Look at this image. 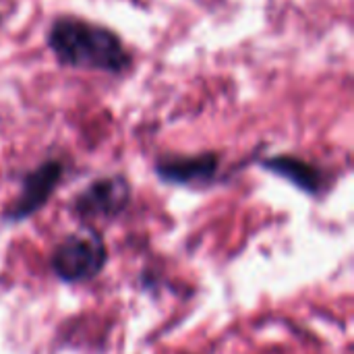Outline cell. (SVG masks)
Returning <instances> with one entry per match:
<instances>
[{"instance_id":"6da1fadb","label":"cell","mask_w":354,"mask_h":354,"mask_svg":"<svg viewBox=\"0 0 354 354\" xmlns=\"http://www.w3.org/2000/svg\"><path fill=\"white\" fill-rule=\"evenodd\" d=\"M46 46L56 62L66 68L118 77L135 64V56L112 27L77 15L54 17L46 31Z\"/></svg>"},{"instance_id":"7a4b0ae2","label":"cell","mask_w":354,"mask_h":354,"mask_svg":"<svg viewBox=\"0 0 354 354\" xmlns=\"http://www.w3.org/2000/svg\"><path fill=\"white\" fill-rule=\"evenodd\" d=\"M50 272L62 284H85L95 280L108 263V245L93 228L66 234L50 253Z\"/></svg>"},{"instance_id":"3957f363","label":"cell","mask_w":354,"mask_h":354,"mask_svg":"<svg viewBox=\"0 0 354 354\" xmlns=\"http://www.w3.org/2000/svg\"><path fill=\"white\" fill-rule=\"evenodd\" d=\"M133 201L131 180L122 172L93 178L71 199V214L81 222L116 220Z\"/></svg>"},{"instance_id":"277c9868","label":"cell","mask_w":354,"mask_h":354,"mask_svg":"<svg viewBox=\"0 0 354 354\" xmlns=\"http://www.w3.org/2000/svg\"><path fill=\"white\" fill-rule=\"evenodd\" d=\"M64 172H66L64 162L58 158H48L35 168L27 170L21 176L17 197L8 203V207H4L0 220L4 224L15 226L33 218L37 212H41L48 205V201L60 187Z\"/></svg>"},{"instance_id":"5b68a950","label":"cell","mask_w":354,"mask_h":354,"mask_svg":"<svg viewBox=\"0 0 354 354\" xmlns=\"http://www.w3.org/2000/svg\"><path fill=\"white\" fill-rule=\"evenodd\" d=\"M222 158L218 151L166 153L153 162V174L162 185L193 191L209 189L220 180Z\"/></svg>"},{"instance_id":"8992f818","label":"cell","mask_w":354,"mask_h":354,"mask_svg":"<svg viewBox=\"0 0 354 354\" xmlns=\"http://www.w3.org/2000/svg\"><path fill=\"white\" fill-rule=\"evenodd\" d=\"M259 168L266 170L268 174H274L286 183H290L297 191L317 197L324 191L326 185V174L319 166L313 162L299 158L295 153H276V156H266L259 160Z\"/></svg>"}]
</instances>
